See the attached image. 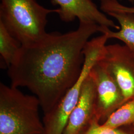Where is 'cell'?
I'll use <instances>...</instances> for the list:
<instances>
[{
    "label": "cell",
    "mask_w": 134,
    "mask_h": 134,
    "mask_svg": "<svg viewBox=\"0 0 134 134\" xmlns=\"http://www.w3.org/2000/svg\"><path fill=\"white\" fill-rule=\"evenodd\" d=\"M100 27L93 23L80 22L75 30L48 33L37 42L21 46L9 67L12 86L27 87L38 98L44 115L49 113L78 79L83 48Z\"/></svg>",
    "instance_id": "6da1fadb"
},
{
    "label": "cell",
    "mask_w": 134,
    "mask_h": 134,
    "mask_svg": "<svg viewBox=\"0 0 134 134\" xmlns=\"http://www.w3.org/2000/svg\"><path fill=\"white\" fill-rule=\"evenodd\" d=\"M57 9H47L36 0H1L0 22L21 46L37 42L48 33L47 17Z\"/></svg>",
    "instance_id": "7a4b0ae2"
},
{
    "label": "cell",
    "mask_w": 134,
    "mask_h": 134,
    "mask_svg": "<svg viewBox=\"0 0 134 134\" xmlns=\"http://www.w3.org/2000/svg\"><path fill=\"white\" fill-rule=\"evenodd\" d=\"M40 101L16 87L0 84V134H45Z\"/></svg>",
    "instance_id": "3957f363"
},
{
    "label": "cell",
    "mask_w": 134,
    "mask_h": 134,
    "mask_svg": "<svg viewBox=\"0 0 134 134\" xmlns=\"http://www.w3.org/2000/svg\"><path fill=\"white\" fill-rule=\"evenodd\" d=\"M108 39L106 34H102L86 42L82 51L83 64L78 79L53 110L44 115L45 134H63L69 117L79 100L83 82L100 57Z\"/></svg>",
    "instance_id": "277c9868"
},
{
    "label": "cell",
    "mask_w": 134,
    "mask_h": 134,
    "mask_svg": "<svg viewBox=\"0 0 134 134\" xmlns=\"http://www.w3.org/2000/svg\"><path fill=\"white\" fill-rule=\"evenodd\" d=\"M98 61L113 77L126 102L134 98V54L126 45H106Z\"/></svg>",
    "instance_id": "5b68a950"
},
{
    "label": "cell",
    "mask_w": 134,
    "mask_h": 134,
    "mask_svg": "<svg viewBox=\"0 0 134 134\" xmlns=\"http://www.w3.org/2000/svg\"><path fill=\"white\" fill-rule=\"evenodd\" d=\"M90 74L96 85L95 116L99 123L103 124L126 101L116 81L98 60Z\"/></svg>",
    "instance_id": "8992f818"
},
{
    "label": "cell",
    "mask_w": 134,
    "mask_h": 134,
    "mask_svg": "<svg viewBox=\"0 0 134 134\" xmlns=\"http://www.w3.org/2000/svg\"><path fill=\"white\" fill-rule=\"evenodd\" d=\"M54 5H58L57 13L60 19L65 23L73 21L76 19L80 22H90L101 26L119 30L106 14L99 10L92 0H51Z\"/></svg>",
    "instance_id": "52a82bcc"
},
{
    "label": "cell",
    "mask_w": 134,
    "mask_h": 134,
    "mask_svg": "<svg viewBox=\"0 0 134 134\" xmlns=\"http://www.w3.org/2000/svg\"><path fill=\"white\" fill-rule=\"evenodd\" d=\"M95 82L89 74L84 81L79 100L69 117L63 134H78L95 116Z\"/></svg>",
    "instance_id": "ba28073f"
},
{
    "label": "cell",
    "mask_w": 134,
    "mask_h": 134,
    "mask_svg": "<svg viewBox=\"0 0 134 134\" xmlns=\"http://www.w3.org/2000/svg\"><path fill=\"white\" fill-rule=\"evenodd\" d=\"M104 14L117 20L120 29L118 31H113L108 27L101 26L100 32L106 34L108 39L120 40L134 54V13L109 10Z\"/></svg>",
    "instance_id": "9c48e42d"
},
{
    "label": "cell",
    "mask_w": 134,
    "mask_h": 134,
    "mask_svg": "<svg viewBox=\"0 0 134 134\" xmlns=\"http://www.w3.org/2000/svg\"><path fill=\"white\" fill-rule=\"evenodd\" d=\"M102 126L111 129L122 126H134V98L116 110Z\"/></svg>",
    "instance_id": "30bf717a"
},
{
    "label": "cell",
    "mask_w": 134,
    "mask_h": 134,
    "mask_svg": "<svg viewBox=\"0 0 134 134\" xmlns=\"http://www.w3.org/2000/svg\"><path fill=\"white\" fill-rule=\"evenodd\" d=\"M21 46V44L0 22V54L8 67L14 61Z\"/></svg>",
    "instance_id": "8fae6325"
},
{
    "label": "cell",
    "mask_w": 134,
    "mask_h": 134,
    "mask_svg": "<svg viewBox=\"0 0 134 134\" xmlns=\"http://www.w3.org/2000/svg\"><path fill=\"white\" fill-rule=\"evenodd\" d=\"M78 134H134L133 126H122L115 129L106 128L101 125L96 116Z\"/></svg>",
    "instance_id": "7c38bea8"
},
{
    "label": "cell",
    "mask_w": 134,
    "mask_h": 134,
    "mask_svg": "<svg viewBox=\"0 0 134 134\" xmlns=\"http://www.w3.org/2000/svg\"><path fill=\"white\" fill-rule=\"evenodd\" d=\"M100 9L103 13L109 10H117L134 13V7L122 5L118 0H107L101 2Z\"/></svg>",
    "instance_id": "4fadbf2b"
},
{
    "label": "cell",
    "mask_w": 134,
    "mask_h": 134,
    "mask_svg": "<svg viewBox=\"0 0 134 134\" xmlns=\"http://www.w3.org/2000/svg\"><path fill=\"white\" fill-rule=\"evenodd\" d=\"M98 1H100V2H102V1H107V0H98ZM129 2H130V3H131L132 4H134V0H128Z\"/></svg>",
    "instance_id": "5bb4252c"
},
{
    "label": "cell",
    "mask_w": 134,
    "mask_h": 134,
    "mask_svg": "<svg viewBox=\"0 0 134 134\" xmlns=\"http://www.w3.org/2000/svg\"><path fill=\"white\" fill-rule=\"evenodd\" d=\"M133 128H134V126H133Z\"/></svg>",
    "instance_id": "9a60e30c"
}]
</instances>
